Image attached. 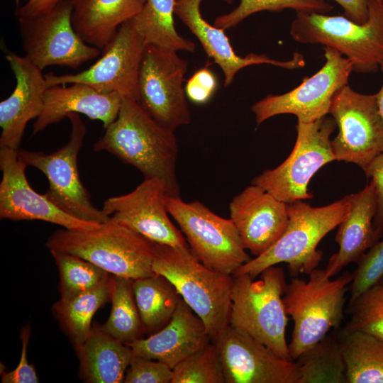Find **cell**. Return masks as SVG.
Wrapping results in <instances>:
<instances>
[{
	"mask_svg": "<svg viewBox=\"0 0 383 383\" xmlns=\"http://www.w3.org/2000/svg\"><path fill=\"white\" fill-rule=\"evenodd\" d=\"M350 320L344 329L360 331L383 339V281L348 304Z\"/></svg>",
	"mask_w": 383,
	"mask_h": 383,
	"instance_id": "cell-36",
	"label": "cell"
},
{
	"mask_svg": "<svg viewBox=\"0 0 383 383\" xmlns=\"http://www.w3.org/2000/svg\"><path fill=\"white\" fill-rule=\"evenodd\" d=\"M166 204L191 250L206 266L233 275L251 259L230 218L219 216L199 201L186 202L180 196L167 195Z\"/></svg>",
	"mask_w": 383,
	"mask_h": 383,
	"instance_id": "cell-10",
	"label": "cell"
},
{
	"mask_svg": "<svg viewBox=\"0 0 383 383\" xmlns=\"http://www.w3.org/2000/svg\"><path fill=\"white\" fill-rule=\"evenodd\" d=\"M122 100V96L116 92H101L84 84L52 86L45 91L41 112L33 124V134L44 131L72 113L100 121L106 128L117 118Z\"/></svg>",
	"mask_w": 383,
	"mask_h": 383,
	"instance_id": "cell-23",
	"label": "cell"
},
{
	"mask_svg": "<svg viewBox=\"0 0 383 383\" xmlns=\"http://www.w3.org/2000/svg\"><path fill=\"white\" fill-rule=\"evenodd\" d=\"M344 10V16L349 19L364 23L369 18L370 0H334Z\"/></svg>",
	"mask_w": 383,
	"mask_h": 383,
	"instance_id": "cell-42",
	"label": "cell"
},
{
	"mask_svg": "<svg viewBox=\"0 0 383 383\" xmlns=\"http://www.w3.org/2000/svg\"><path fill=\"white\" fill-rule=\"evenodd\" d=\"M133 288L144 331L153 334L170 321L182 297L172 282L158 274L133 279Z\"/></svg>",
	"mask_w": 383,
	"mask_h": 383,
	"instance_id": "cell-28",
	"label": "cell"
},
{
	"mask_svg": "<svg viewBox=\"0 0 383 383\" xmlns=\"http://www.w3.org/2000/svg\"><path fill=\"white\" fill-rule=\"evenodd\" d=\"M46 246L80 257L111 274L136 279L156 274V243L110 218L94 230H57Z\"/></svg>",
	"mask_w": 383,
	"mask_h": 383,
	"instance_id": "cell-4",
	"label": "cell"
},
{
	"mask_svg": "<svg viewBox=\"0 0 383 383\" xmlns=\"http://www.w3.org/2000/svg\"><path fill=\"white\" fill-rule=\"evenodd\" d=\"M335 127L333 118L327 116L311 123L298 122L296 140L289 156L278 167L255 177L252 184L287 204L311 199L309 181L320 168L336 160L331 140Z\"/></svg>",
	"mask_w": 383,
	"mask_h": 383,
	"instance_id": "cell-9",
	"label": "cell"
},
{
	"mask_svg": "<svg viewBox=\"0 0 383 383\" xmlns=\"http://www.w3.org/2000/svg\"><path fill=\"white\" fill-rule=\"evenodd\" d=\"M372 179L377 201V211L373 221L376 237L383 235V153L377 156L364 171Z\"/></svg>",
	"mask_w": 383,
	"mask_h": 383,
	"instance_id": "cell-41",
	"label": "cell"
},
{
	"mask_svg": "<svg viewBox=\"0 0 383 383\" xmlns=\"http://www.w3.org/2000/svg\"><path fill=\"white\" fill-rule=\"evenodd\" d=\"M297 383H347L339 339L328 333L296 360Z\"/></svg>",
	"mask_w": 383,
	"mask_h": 383,
	"instance_id": "cell-32",
	"label": "cell"
},
{
	"mask_svg": "<svg viewBox=\"0 0 383 383\" xmlns=\"http://www.w3.org/2000/svg\"><path fill=\"white\" fill-rule=\"evenodd\" d=\"M187 67V62L177 51L146 45L136 101L157 123L174 131L192 121L183 87Z\"/></svg>",
	"mask_w": 383,
	"mask_h": 383,
	"instance_id": "cell-12",
	"label": "cell"
},
{
	"mask_svg": "<svg viewBox=\"0 0 383 383\" xmlns=\"http://www.w3.org/2000/svg\"><path fill=\"white\" fill-rule=\"evenodd\" d=\"M173 370L165 363L133 355L124 383H171Z\"/></svg>",
	"mask_w": 383,
	"mask_h": 383,
	"instance_id": "cell-38",
	"label": "cell"
},
{
	"mask_svg": "<svg viewBox=\"0 0 383 383\" xmlns=\"http://www.w3.org/2000/svg\"><path fill=\"white\" fill-rule=\"evenodd\" d=\"M30 335V326L21 328V354L17 367L9 372L1 370L2 383H38V377L34 367L28 361L27 349Z\"/></svg>",
	"mask_w": 383,
	"mask_h": 383,
	"instance_id": "cell-39",
	"label": "cell"
},
{
	"mask_svg": "<svg viewBox=\"0 0 383 383\" xmlns=\"http://www.w3.org/2000/svg\"><path fill=\"white\" fill-rule=\"evenodd\" d=\"M177 0H146L143 9L133 18L135 28L146 45H154L174 51L193 52L195 44L180 35L174 26Z\"/></svg>",
	"mask_w": 383,
	"mask_h": 383,
	"instance_id": "cell-30",
	"label": "cell"
},
{
	"mask_svg": "<svg viewBox=\"0 0 383 383\" xmlns=\"http://www.w3.org/2000/svg\"><path fill=\"white\" fill-rule=\"evenodd\" d=\"M309 275L307 281L292 277L283 295L286 312L294 323L288 344L293 361L340 326L353 279V274L346 272L332 279L325 269L317 268Z\"/></svg>",
	"mask_w": 383,
	"mask_h": 383,
	"instance_id": "cell-5",
	"label": "cell"
},
{
	"mask_svg": "<svg viewBox=\"0 0 383 383\" xmlns=\"http://www.w3.org/2000/svg\"><path fill=\"white\" fill-rule=\"evenodd\" d=\"M5 57L16 85L0 103V148L19 150L27 123L41 112L48 86L43 70L26 57L9 51Z\"/></svg>",
	"mask_w": 383,
	"mask_h": 383,
	"instance_id": "cell-20",
	"label": "cell"
},
{
	"mask_svg": "<svg viewBox=\"0 0 383 383\" xmlns=\"http://www.w3.org/2000/svg\"><path fill=\"white\" fill-rule=\"evenodd\" d=\"M74 348L85 382H123L133 351L129 345L106 333L101 326L93 325L87 339Z\"/></svg>",
	"mask_w": 383,
	"mask_h": 383,
	"instance_id": "cell-25",
	"label": "cell"
},
{
	"mask_svg": "<svg viewBox=\"0 0 383 383\" xmlns=\"http://www.w3.org/2000/svg\"><path fill=\"white\" fill-rule=\"evenodd\" d=\"M133 282L132 279L111 274V309L109 318L101 325L106 333L128 345L142 338L145 333L135 299Z\"/></svg>",
	"mask_w": 383,
	"mask_h": 383,
	"instance_id": "cell-31",
	"label": "cell"
},
{
	"mask_svg": "<svg viewBox=\"0 0 383 383\" xmlns=\"http://www.w3.org/2000/svg\"><path fill=\"white\" fill-rule=\"evenodd\" d=\"M18 150L0 148V218L13 221H43L73 231H90L101 224L69 215L29 184Z\"/></svg>",
	"mask_w": 383,
	"mask_h": 383,
	"instance_id": "cell-17",
	"label": "cell"
},
{
	"mask_svg": "<svg viewBox=\"0 0 383 383\" xmlns=\"http://www.w3.org/2000/svg\"><path fill=\"white\" fill-rule=\"evenodd\" d=\"M287 9L296 12L327 13L333 6L325 0H240L232 11L218 16L214 26L226 30L238 26L245 18L257 12L281 11Z\"/></svg>",
	"mask_w": 383,
	"mask_h": 383,
	"instance_id": "cell-34",
	"label": "cell"
},
{
	"mask_svg": "<svg viewBox=\"0 0 383 383\" xmlns=\"http://www.w3.org/2000/svg\"><path fill=\"white\" fill-rule=\"evenodd\" d=\"M349 285L350 300L353 302L362 294L380 282L383 277V240L377 241L357 262Z\"/></svg>",
	"mask_w": 383,
	"mask_h": 383,
	"instance_id": "cell-37",
	"label": "cell"
},
{
	"mask_svg": "<svg viewBox=\"0 0 383 383\" xmlns=\"http://www.w3.org/2000/svg\"><path fill=\"white\" fill-rule=\"evenodd\" d=\"M73 9L74 0H61L44 13L18 18L25 57L41 70L52 65L77 69L101 55V50L75 31Z\"/></svg>",
	"mask_w": 383,
	"mask_h": 383,
	"instance_id": "cell-11",
	"label": "cell"
},
{
	"mask_svg": "<svg viewBox=\"0 0 383 383\" xmlns=\"http://www.w3.org/2000/svg\"><path fill=\"white\" fill-rule=\"evenodd\" d=\"M382 281H383V277H382Z\"/></svg>",
	"mask_w": 383,
	"mask_h": 383,
	"instance_id": "cell-46",
	"label": "cell"
},
{
	"mask_svg": "<svg viewBox=\"0 0 383 383\" xmlns=\"http://www.w3.org/2000/svg\"><path fill=\"white\" fill-rule=\"evenodd\" d=\"M59 271L60 297L89 290L110 277L109 272L77 255L50 251Z\"/></svg>",
	"mask_w": 383,
	"mask_h": 383,
	"instance_id": "cell-33",
	"label": "cell"
},
{
	"mask_svg": "<svg viewBox=\"0 0 383 383\" xmlns=\"http://www.w3.org/2000/svg\"><path fill=\"white\" fill-rule=\"evenodd\" d=\"M231 4L233 0H224ZM202 0H177L174 13L196 37L209 57L220 67L224 75V85H230L236 74L243 68L268 64L287 70L305 66L304 56L295 52L289 60H277L265 55L250 53L244 57L233 50L225 30L209 24L201 16L200 4Z\"/></svg>",
	"mask_w": 383,
	"mask_h": 383,
	"instance_id": "cell-21",
	"label": "cell"
},
{
	"mask_svg": "<svg viewBox=\"0 0 383 383\" xmlns=\"http://www.w3.org/2000/svg\"><path fill=\"white\" fill-rule=\"evenodd\" d=\"M17 6L19 5L21 0H15Z\"/></svg>",
	"mask_w": 383,
	"mask_h": 383,
	"instance_id": "cell-45",
	"label": "cell"
},
{
	"mask_svg": "<svg viewBox=\"0 0 383 383\" xmlns=\"http://www.w3.org/2000/svg\"><path fill=\"white\" fill-rule=\"evenodd\" d=\"M146 0H74L72 23L89 45L102 50L124 22L143 9Z\"/></svg>",
	"mask_w": 383,
	"mask_h": 383,
	"instance_id": "cell-26",
	"label": "cell"
},
{
	"mask_svg": "<svg viewBox=\"0 0 383 383\" xmlns=\"http://www.w3.org/2000/svg\"><path fill=\"white\" fill-rule=\"evenodd\" d=\"M350 208L349 196L331 204L313 207L299 200L288 204V222L281 237L264 253L250 259L233 275L256 278L266 268L286 263L292 277L309 274L317 268L323 252L320 241L338 227Z\"/></svg>",
	"mask_w": 383,
	"mask_h": 383,
	"instance_id": "cell-3",
	"label": "cell"
},
{
	"mask_svg": "<svg viewBox=\"0 0 383 383\" xmlns=\"http://www.w3.org/2000/svg\"><path fill=\"white\" fill-rule=\"evenodd\" d=\"M326 62L311 77L284 94H268L254 104L252 111L257 125L279 114H293L298 122L311 123L329 114L335 94L348 84L353 72L352 62L336 50L324 47Z\"/></svg>",
	"mask_w": 383,
	"mask_h": 383,
	"instance_id": "cell-13",
	"label": "cell"
},
{
	"mask_svg": "<svg viewBox=\"0 0 383 383\" xmlns=\"http://www.w3.org/2000/svg\"><path fill=\"white\" fill-rule=\"evenodd\" d=\"M379 68L383 74V62L379 65ZM377 97V106L379 111L383 118V84L377 93L375 94Z\"/></svg>",
	"mask_w": 383,
	"mask_h": 383,
	"instance_id": "cell-44",
	"label": "cell"
},
{
	"mask_svg": "<svg viewBox=\"0 0 383 383\" xmlns=\"http://www.w3.org/2000/svg\"><path fill=\"white\" fill-rule=\"evenodd\" d=\"M110 299L109 277L89 290L66 298L60 297L52 306V312L75 346L87 339L92 328L94 313Z\"/></svg>",
	"mask_w": 383,
	"mask_h": 383,
	"instance_id": "cell-29",
	"label": "cell"
},
{
	"mask_svg": "<svg viewBox=\"0 0 383 383\" xmlns=\"http://www.w3.org/2000/svg\"><path fill=\"white\" fill-rule=\"evenodd\" d=\"M171 383H226L215 343H210L175 366Z\"/></svg>",
	"mask_w": 383,
	"mask_h": 383,
	"instance_id": "cell-35",
	"label": "cell"
},
{
	"mask_svg": "<svg viewBox=\"0 0 383 383\" xmlns=\"http://www.w3.org/2000/svg\"><path fill=\"white\" fill-rule=\"evenodd\" d=\"M229 211L243 248L255 257L281 237L289 218L287 204L253 184L232 199Z\"/></svg>",
	"mask_w": 383,
	"mask_h": 383,
	"instance_id": "cell-19",
	"label": "cell"
},
{
	"mask_svg": "<svg viewBox=\"0 0 383 383\" xmlns=\"http://www.w3.org/2000/svg\"><path fill=\"white\" fill-rule=\"evenodd\" d=\"M257 279L233 275L229 325L265 345L279 357L293 361L286 339L288 315L283 302L287 286L282 267L264 270Z\"/></svg>",
	"mask_w": 383,
	"mask_h": 383,
	"instance_id": "cell-6",
	"label": "cell"
},
{
	"mask_svg": "<svg viewBox=\"0 0 383 383\" xmlns=\"http://www.w3.org/2000/svg\"><path fill=\"white\" fill-rule=\"evenodd\" d=\"M348 196L350 208L338 226L335 236L338 250L331 257L325 269L329 277L338 274L349 264L357 263L367 250L378 241L373 226L377 201L372 182Z\"/></svg>",
	"mask_w": 383,
	"mask_h": 383,
	"instance_id": "cell-24",
	"label": "cell"
},
{
	"mask_svg": "<svg viewBox=\"0 0 383 383\" xmlns=\"http://www.w3.org/2000/svg\"><path fill=\"white\" fill-rule=\"evenodd\" d=\"M290 35L303 44H321L348 59L353 71L376 72L383 62V1L370 0L369 18L364 23L345 16L296 12Z\"/></svg>",
	"mask_w": 383,
	"mask_h": 383,
	"instance_id": "cell-7",
	"label": "cell"
},
{
	"mask_svg": "<svg viewBox=\"0 0 383 383\" xmlns=\"http://www.w3.org/2000/svg\"><path fill=\"white\" fill-rule=\"evenodd\" d=\"M71 132L66 144L50 153L18 150V157L27 165L37 168L48 179L44 194L56 206L69 215L86 221L103 223L109 220L102 209L94 206L79 177L77 166L87 127L78 113H69Z\"/></svg>",
	"mask_w": 383,
	"mask_h": 383,
	"instance_id": "cell-8",
	"label": "cell"
},
{
	"mask_svg": "<svg viewBox=\"0 0 383 383\" xmlns=\"http://www.w3.org/2000/svg\"><path fill=\"white\" fill-rule=\"evenodd\" d=\"M339 340L347 383H383V339L343 329Z\"/></svg>",
	"mask_w": 383,
	"mask_h": 383,
	"instance_id": "cell-27",
	"label": "cell"
},
{
	"mask_svg": "<svg viewBox=\"0 0 383 383\" xmlns=\"http://www.w3.org/2000/svg\"><path fill=\"white\" fill-rule=\"evenodd\" d=\"M145 46L132 18L128 20L120 26L101 50L100 57L89 68L77 74H46L48 88L81 83L101 92H116L123 98L136 100L139 70Z\"/></svg>",
	"mask_w": 383,
	"mask_h": 383,
	"instance_id": "cell-15",
	"label": "cell"
},
{
	"mask_svg": "<svg viewBox=\"0 0 383 383\" xmlns=\"http://www.w3.org/2000/svg\"><path fill=\"white\" fill-rule=\"evenodd\" d=\"M226 383H297L296 362L277 356L265 345L228 326L215 342Z\"/></svg>",
	"mask_w": 383,
	"mask_h": 383,
	"instance_id": "cell-18",
	"label": "cell"
},
{
	"mask_svg": "<svg viewBox=\"0 0 383 383\" xmlns=\"http://www.w3.org/2000/svg\"><path fill=\"white\" fill-rule=\"evenodd\" d=\"M61 0H28L27 2L16 9L18 18H29L38 16L51 10Z\"/></svg>",
	"mask_w": 383,
	"mask_h": 383,
	"instance_id": "cell-43",
	"label": "cell"
},
{
	"mask_svg": "<svg viewBox=\"0 0 383 383\" xmlns=\"http://www.w3.org/2000/svg\"><path fill=\"white\" fill-rule=\"evenodd\" d=\"M94 145L138 169L145 179L162 180L167 194L180 196L176 175L178 146L174 131L152 118L134 99L123 98L116 120Z\"/></svg>",
	"mask_w": 383,
	"mask_h": 383,
	"instance_id": "cell-1",
	"label": "cell"
},
{
	"mask_svg": "<svg viewBox=\"0 0 383 383\" xmlns=\"http://www.w3.org/2000/svg\"><path fill=\"white\" fill-rule=\"evenodd\" d=\"M152 270L172 282L182 299L204 322L211 342L215 343L229 326L233 275L206 266L189 246L177 248L158 243Z\"/></svg>",
	"mask_w": 383,
	"mask_h": 383,
	"instance_id": "cell-2",
	"label": "cell"
},
{
	"mask_svg": "<svg viewBox=\"0 0 383 383\" xmlns=\"http://www.w3.org/2000/svg\"><path fill=\"white\" fill-rule=\"evenodd\" d=\"M210 343L204 322L182 299L172 318L162 328L129 346L134 355L162 362L173 370Z\"/></svg>",
	"mask_w": 383,
	"mask_h": 383,
	"instance_id": "cell-22",
	"label": "cell"
},
{
	"mask_svg": "<svg viewBox=\"0 0 383 383\" xmlns=\"http://www.w3.org/2000/svg\"><path fill=\"white\" fill-rule=\"evenodd\" d=\"M329 114L338 128L332 140L336 160L355 163L365 171L383 153V118L376 94L357 92L347 84L333 96Z\"/></svg>",
	"mask_w": 383,
	"mask_h": 383,
	"instance_id": "cell-14",
	"label": "cell"
},
{
	"mask_svg": "<svg viewBox=\"0 0 383 383\" xmlns=\"http://www.w3.org/2000/svg\"><path fill=\"white\" fill-rule=\"evenodd\" d=\"M167 195L162 180L144 179L132 192L106 199L101 209L109 218L155 243L187 247L186 238L169 217Z\"/></svg>",
	"mask_w": 383,
	"mask_h": 383,
	"instance_id": "cell-16",
	"label": "cell"
},
{
	"mask_svg": "<svg viewBox=\"0 0 383 383\" xmlns=\"http://www.w3.org/2000/svg\"><path fill=\"white\" fill-rule=\"evenodd\" d=\"M382 1H383V0H382Z\"/></svg>",
	"mask_w": 383,
	"mask_h": 383,
	"instance_id": "cell-47",
	"label": "cell"
},
{
	"mask_svg": "<svg viewBox=\"0 0 383 383\" xmlns=\"http://www.w3.org/2000/svg\"><path fill=\"white\" fill-rule=\"evenodd\" d=\"M216 89V75L208 67H203L195 72L188 79L184 87L187 97L198 104L209 101Z\"/></svg>",
	"mask_w": 383,
	"mask_h": 383,
	"instance_id": "cell-40",
	"label": "cell"
}]
</instances>
